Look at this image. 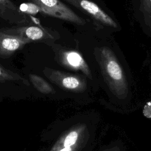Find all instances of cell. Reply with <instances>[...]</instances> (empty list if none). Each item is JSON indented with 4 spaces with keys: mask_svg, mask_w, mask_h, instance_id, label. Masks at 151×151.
Listing matches in <instances>:
<instances>
[{
    "mask_svg": "<svg viewBox=\"0 0 151 151\" xmlns=\"http://www.w3.org/2000/svg\"><path fill=\"white\" fill-rule=\"evenodd\" d=\"M41 8L42 14L56 18L72 24L84 25L86 21L74 12L61 0H27Z\"/></svg>",
    "mask_w": 151,
    "mask_h": 151,
    "instance_id": "cell-1",
    "label": "cell"
},
{
    "mask_svg": "<svg viewBox=\"0 0 151 151\" xmlns=\"http://www.w3.org/2000/svg\"><path fill=\"white\" fill-rule=\"evenodd\" d=\"M55 59L63 67L74 71H81L88 77H91L89 67L81 54L74 50L59 45H53Z\"/></svg>",
    "mask_w": 151,
    "mask_h": 151,
    "instance_id": "cell-2",
    "label": "cell"
},
{
    "mask_svg": "<svg viewBox=\"0 0 151 151\" xmlns=\"http://www.w3.org/2000/svg\"><path fill=\"white\" fill-rule=\"evenodd\" d=\"M0 29L6 34L23 38L31 42L40 41L47 43L59 38V35L56 32L35 25L13 26L2 28Z\"/></svg>",
    "mask_w": 151,
    "mask_h": 151,
    "instance_id": "cell-3",
    "label": "cell"
},
{
    "mask_svg": "<svg viewBox=\"0 0 151 151\" xmlns=\"http://www.w3.org/2000/svg\"><path fill=\"white\" fill-rule=\"evenodd\" d=\"M42 72L52 83L63 88L77 92L84 90L86 87L85 79L80 75L48 67H45Z\"/></svg>",
    "mask_w": 151,
    "mask_h": 151,
    "instance_id": "cell-4",
    "label": "cell"
},
{
    "mask_svg": "<svg viewBox=\"0 0 151 151\" xmlns=\"http://www.w3.org/2000/svg\"><path fill=\"white\" fill-rule=\"evenodd\" d=\"M99 61L102 71L115 87H124L125 81L122 68L111 51L101 48L99 51Z\"/></svg>",
    "mask_w": 151,
    "mask_h": 151,
    "instance_id": "cell-5",
    "label": "cell"
},
{
    "mask_svg": "<svg viewBox=\"0 0 151 151\" xmlns=\"http://www.w3.org/2000/svg\"><path fill=\"white\" fill-rule=\"evenodd\" d=\"M81 11L86 13L96 20L112 27L117 28L114 21L103 11L97 4L88 0H63Z\"/></svg>",
    "mask_w": 151,
    "mask_h": 151,
    "instance_id": "cell-6",
    "label": "cell"
},
{
    "mask_svg": "<svg viewBox=\"0 0 151 151\" xmlns=\"http://www.w3.org/2000/svg\"><path fill=\"white\" fill-rule=\"evenodd\" d=\"M0 21L17 25L28 24L29 18L12 0H0Z\"/></svg>",
    "mask_w": 151,
    "mask_h": 151,
    "instance_id": "cell-7",
    "label": "cell"
},
{
    "mask_svg": "<svg viewBox=\"0 0 151 151\" xmlns=\"http://www.w3.org/2000/svg\"><path fill=\"white\" fill-rule=\"evenodd\" d=\"M31 41L23 38L6 34L0 29V57L6 58Z\"/></svg>",
    "mask_w": 151,
    "mask_h": 151,
    "instance_id": "cell-8",
    "label": "cell"
},
{
    "mask_svg": "<svg viewBox=\"0 0 151 151\" xmlns=\"http://www.w3.org/2000/svg\"><path fill=\"white\" fill-rule=\"evenodd\" d=\"M28 77L32 84L40 93L43 94L54 93V90L52 87L42 77L34 74H29Z\"/></svg>",
    "mask_w": 151,
    "mask_h": 151,
    "instance_id": "cell-9",
    "label": "cell"
},
{
    "mask_svg": "<svg viewBox=\"0 0 151 151\" xmlns=\"http://www.w3.org/2000/svg\"><path fill=\"white\" fill-rule=\"evenodd\" d=\"M8 81H22L25 84H29L28 81L25 80L19 74L6 68L0 64V82Z\"/></svg>",
    "mask_w": 151,
    "mask_h": 151,
    "instance_id": "cell-10",
    "label": "cell"
},
{
    "mask_svg": "<svg viewBox=\"0 0 151 151\" xmlns=\"http://www.w3.org/2000/svg\"><path fill=\"white\" fill-rule=\"evenodd\" d=\"M79 136L78 132L72 130L67 133L64 137H62L58 142L63 147H70L75 146Z\"/></svg>",
    "mask_w": 151,
    "mask_h": 151,
    "instance_id": "cell-11",
    "label": "cell"
},
{
    "mask_svg": "<svg viewBox=\"0 0 151 151\" xmlns=\"http://www.w3.org/2000/svg\"><path fill=\"white\" fill-rule=\"evenodd\" d=\"M19 10L25 14H35L38 12L42 14V11L40 6L32 2H27L21 4L19 6Z\"/></svg>",
    "mask_w": 151,
    "mask_h": 151,
    "instance_id": "cell-12",
    "label": "cell"
},
{
    "mask_svg": "<svg viewBox=\"0 0 151 151\" xmlns=\"http://www.w3.org/2000/svg\"><path fill=\"white\" fill-rule=\"evenodd\" d=\"M143 113L147 118H151V101H148L144 106Z\"/></svg>",
    "mask_w": 151,
    "mask_h": 151,
    "instance_id": "cell-13",
    "label": "cell"
},
{
    "mask_svg": "<svg viewBox=\"0 0 151 151\" xmlns=\"http://www.w3.org/2000/svg\"><path fill=\"white\" fill-rule=\"evenodd\" d=\"M146 3H147V6H151V0H146Z\"/></svg>",
    "mask_w": 151,
    "mask_h": 151,
    "instance_id": "cell-14",
    "label": "cell"
}]
</instances>
